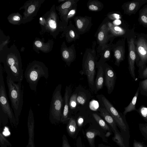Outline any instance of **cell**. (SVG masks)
Instances as JSON below:
<instances>
[{"label":"cell","instance_id":"ba28073f","mask_svg":"<svg viewBox=\"0 0 147 147\" xmlns=\"http://www.w3.org/2000/svg\"><path fill=\"white\" fill-rule=\"evenodd\" d=\"M135 45L136 62L138 66L142 68L147 63V34H136Z\"/></svg>","mask_w":147,"mask_h":147},{"label":"cell","instance_id":"3957f363","mask_svg":"<svg viewBox=\"0 0 147 147\" xmlns=\"http://www.w3.org/2000/svg\"><path fill=\"white\" fill-rule=\"evenodd\" d=\"M24 76L30 89L36 92L37 85L40 78L43 77L47 79L48 78V68L43 63L34 61L28 66Z\"/></svg>","mask_w":147,"mask_h":147},{"label":"cell","instance_id":"bcb514c9","mask_svg":"<svg viewBox=\"0 0 147 147\" xmlns=\"http://www.w3.org/2000/svg\"><path fill=\"white\" fill-rule=\"evenodd\" d=\"M35 44L38 47H40L42 46L41 42L39 41H36L35 42Z\"/></svg>","mask_w":147,"mask_h":147},{"label":"cell","instance_id":"8d00e7d4","mask_svg":"<svg viewBox=\"0 0 147 147\" xmlns=\"http://www.w3.org/2000/svg\"><path fill=\"white\" fill-rule=\"evenodd\" d=\"M77 101L79 104L80 105H84L86 102L85 96L82 94L78 95L77 97Z\"/></svg>","mask_w":147,"mask_h":147},{"label":"cell","instance_id":"ffe728a7","mask_svg":"<svg viewBox=\"0 0 147 147\" xmlns=\"http://www.w3.org/2000/svg\"><path fill=\"white\" fill-rule=\"evenodd\" d=\"M112 41L107 44V46L104 48L101 49L98 52L100 56V58L99 61L97 62L96 64V67L100 65H102L106 62L109 60L111 55V44Z\"/></svg>","mask_w":147,"mask_h":147},{"label":"cell","instance_id":"7bdbcfd3","mask_svg":"<svg viewBox=\"0 0 147 147\" xmlns=\"http://www.w3.org/2000/svg\"><path fill=\"white\" fill-rule=\"evenodd\" d=\"M121 20H116L112 21H110L113 25L118 26L122 25V21Z\"/></svg>","mask_w":147,"mask_h":147},{"label":"cell","instance_id":"6da1fadb","mask_svg":"<svg viewBox=\"0 0 147 147\" xmlns=\"http://www.w3.org/2000/svg\"><path fill=\"white\" fill-rule=\"evenodd\" d=\"M6 78L8 95L17 125L19 123L23 104V86L22 82L16 83L7 76Z\"/></svg>","mask_w":147,"mask_h":147},{"label":"cell","instance_id":"4316f807","mask_svg":"<svg viewBox=\"0 0 147 147\" xmlns=\"http://www.w3.org/2000/svg\"><path fill=\"white\" fill-rule=\"evenodd\" d=\"M79 1V0H68L61 5V8L63 11V18L74 5L77 3Z\"/></svg>","mask_w":147,"mask_h":147},{"label":"cell","instance_id":"484cf974","mask_svg":"<svg viewBox=\"0 0 147 147\" xmlns=\"http://www.w3.org/2000/svg\"><path fill=\"white\" fill-rule=\"evenodd\" d=\"M138 21L140 24L147 28V5H146L139 10Z\"/></svg>","mask_w":147,"mask_h":147},{"label":"cell","instance_id":"74e56055","mask_svg":"<svg viewBox=\"0 0 147 147\" xmlns=\"http://www.w3.org/2000/svg\"><path fill=\"white\" fill-rule=\"evenodd\" d=\"M62 147H71L66 136L64 134L62 138Z\"/></svg>","mask_w":147,"mask_h":147},{"label":"cell","instance_id":"277c9868","mask_svg":"<svg viewBox=\"0 0 147 147\" xmlns=\"http://www.w3.org/2000/svg\"><path fill=\"white\" fill-rule=\"evenodd\" d=\"M0 117L1 123L3 124L7 122L8 119L11 124L15 126L16 122L14 113L9 104L4 81L3 70L0 66Z\"/></svg>","mask_w":147,"mask_h":147},{"label":"cell","instance_id":"7dc6e473","mask_svg":"<svg viewBox=\"0 0 147 147\" xmlns=\"http://www.w3.org/2000/svg\"><path fill=\"white\" fill-rule=\"evenodd\" d=\"M142 76L144 78H147V67L143 71L142 73Z\"/></svg>","mask_w":147,"mask_h":147},{"label":"cell","instance_id":"ab89813d","mask_svg":"<svg viewBox=\"0 0 147 147\" xmlns=\"http://www.w3.org/2000/svg\"><path fill=\"white\" fill-rule=\"evenodd\" d=\"M76 147H85L83 143L82 138L79 136L76 141Z\"/></svg>","mask_w":147,"mask_h":147},{"label":"cell","instance_id":"83f0119b","mask_svg":"<svg viewBox=\"0 0 147 147\" xmlns=\"http://www.w3.org/2000/svg\"><path fill=\"white\" fill-rule=\"evenodd\" d=\"M92 115L98 124L103 130L111 132L112 131L111 127L98 115L96 113H94Z\"/></svg>","mask_w":147,"mask_h":147},{"label":"cell","instance_id":"7c38bea8","mask_svg":"<svg viewBox=\"0 0 147 147\" xmlns=\"http://www.w3.org/2000/svg\"><path fill=\"white\" fill-rule=\"evenodd\" d=\"M104 71L105 84L107 92L110 94L113 91L116 79L115 73L113 68L106 63L102 65Z\"/></svg>","mask_w":147,"mask_h":147},{"label":"cell","instance_id":"60d3db41","mask_svg":"<svg viewBox=\"0 0 147 147\" xmlns=\"http://www.w3.org/2000/svg\"><path fill=\"white\" fill-rule=\"evenodd\" d=\"M49 24L50 27L53 29H55L57 28V24L55 21L50 19L48 22Z\"/></svg>","mask_w":147,"mask_h":147},{"label":"cell","instance_id":"f6af8a7d","mask_svg":"<svg viewBox=\"0 0 147 147\" xmlns=\"http://www.w3.org/2000/svg\"><path fill=\"white\" fill-rule=\"evenodd\" d=\"M35 9V6L33 5H31L28 8V12L30 13H32L34 11Z\"/></svg>","mask_w":147,"mask_h":147},{"label":"cell","instance_id":"52a82bcc","mask_svg":"<svg viewBox=\"0 0 147 147\" xmlns=\"http://www.w3.org/2000/svg\"><path fill=\"white\" fill-rule=\"evenodd\" d=\"M101 99L105 108L115 120L117 125L120 129L121 133L129 140L130 137L129 128L126 120L105 96H102Z\"/></svg>","mask_w":147,"mask_h":147},{"label":"cell","instance_id":"c3c4849f","mask_svg":"<svg viewBox=\"0 0 147 147\" xmlns=\"http://www.w3.org/2000/svg\"><path fill=\"white\" fill-rule=\"evenodd\" d=\"M97 147H111L110 146L106 145L103 144H98Z\"/></svg>","mask_w":147,"mask_h":147},{"label":"cell","instance_id":"4fadbf2b","mask_svg":"<svg viewBox=\"0 0 147 147\" xmlns=\"http://www.w3.org/2000/svg\"><path fill=\"white\" fill-rule=\"evenodd\" d=\"M74 20L76 27L80 35L88 32L91 28L92 26L91 17L76 16Z\"/></svg>","mask_w":147,"mask_h":147},{"label":"cell","instance_id":"603a6c76","mask_svg":"<svg viewBox=\"0 0 147 147\" xmlns=\"http://www.w3.org/2000/svg\"><path fill=\"white\" fill-rule=\"evenodd\" d=\"M98 70L95 82L96 90L97 91L103 87L104 81V71L102 65L97 67Z\"/></svg>","mask_w":147,"mask_h":147},{"label":"cell","instance_id":"ac0fdd59","mask_svg":"<svg viewBox=\"0 0 147 147\" xmlns=\"http://www.w3.org/2000/svg\"><path fill=\"white\" fill-rule=\"evenodd\" d=\"M70 88L66 86L64 97V106L62 113L61 122L63 124L67 123L70 119L69 117V95L70 94Z\"/></svg>","mask_w":147,"mask_h":147},{"label":"cell","instance_id":"2e32d148","mask_svg":"<svg viewBox=\"0 0 147 147\" xmlns=\"http://www.w3.org/2000/svg\"><path fill=\"white\" fill-rule=\"evenodd\" d=\"M63 44L61 53L62 57L66 64L69 66L71 63L75 60L76 57L75 47L73 44L68 47L65 43Z\"/></svg>","mask_w":147,"mask_h":147},{"label":"cell","instance_id":"d590c367","mask_svg":"<svg viewBox=\"0 0 147 147\" xmlns=\"http://www.w3.org/2000/svg\"><path fill=\"white\" fill-rule=\"evenodd\" d=\"M138 112L140 115L147 122V108L142 106L139 109Z\"/></svg>","mask_w":147,"mask_h":147},{"label":"cell","instance_id":"8fae6325","mask_svg":"<svg viewBox=\"0 0 147 147\" xmlns=\"http://www.w3.org/2000/svg\"><path fill=\"white\" fill-rule=\"evenodd\" d=\"M126 38H122L115 44H111L112 51L115 59L114 64L119 66L121 62L125 59V40Z\"/></svg>","mask_w":147,"mask_h":147},{"label":"cell","instance_id":"f35d334b","mask_svg":"<svg viewBox=\"0 0 147 147\" xmlns=\"http://www.w3.org/2000/svg\"><path fill=\"white\" fill-rule=\"evenodd\" d=\"M133 147H147V146L143 143L137 141L134 139L133 143Z\"/></svg>","mask_w":147,"mask_h":147},{"label":"cell","instance_id":"8992f818","mask_svg":"<svg viewBox=\"0 0 147 147\" xmlns=\"http://www.w3.org/2000/svg\"><path fill=\"white\" fill-rule=\"evenodd\" d=\"M61 84H59L52 94L49 113V120L52 124L56 125L61 122L63 101L61 92Z\"/></svg>","mask_w":147,"mask_h":147},{"label":"cell","instance_id":"836d02e7","mask_svg":"<svg viewBox=\"0 0 147 147\" xmlns=\"http://www.w3.org/2000/svg\"><path fill=\"white\" fill-rule=\"evenodd\" d=\"M139 127L142 134L147 140V123L139 124Z\"/></svg>","mask_w":147,"mask_h":147},{"label":"cell","instance_id":"e0dca14e","mask_svg":"<svg viewBox=\"0 0 147 147\" xmlns=\"http://www.w3.org/2000/svg\"><path fill=\"white\" fill-rule=\"evenodd\" d=\"M85 136L90 147H95V139L97 136L101 137L103 141L107 142L104 133L97 129H88L86 131Z\"/></svg>","mask_w":147,"mask_h":147},{"label":"cell","instance_id":"30bf717a","mask_svg":"<svg viewBox=\"0 0 147 147\" xmlns=\"http://www.w3.org/2000/svg\"><path fill=\"white\" fill-rule=\"evenodd\" d=\"M95 36L98 45V53L105 47L109 41H113L115 38L110 34L105 19L99 27Z\"/></svg>","mask_w":147,"mask_h":147},{"label":"cell","instance_id":"ee69618b","mask_svg":"<svg viewBox=\"0 0 147 147\" xmlns=\"http://www.w3.org/2000/svg\"><path fill=\"white\" fill-rule=\"evenodd\" d=\"M83 122V119L81 117L79 118L78 120L77 123L78 127L80 129L79 127H81Z\"/></svg>","mask_w":147,"mask_h":147},{"label":"cell","instance_id":"b9f144b4","mask_svg":"<svg viewBox=\"0 0 147 147\" xmlns=\"http://www.w3.org/2000/svg\"><path fill=\"white\" fill-rule=\"evenodd\" d=\"M141 85L143 89L147 92V79L141 82Z\"/></svg>","mask_w":147,"mask_h":147},{"label":"cell","instance_id":"9a60e30c","mask_svg":"<svg viewBox=\"0 0 147 147\" xmlns=\"http://www.w3.org/2000/svg\"><path fill=\"white\" fill-rule=\"evenodd\" d=\"M105 19L111 35L115 38L119 37L126 38L127 33L129 29L124 25H114L106 18Z\"/></svg>","mask_w":147,"mask_h":147},{"label":"cell","instance_id":"9c48e42d","mask_svg":"<svg viewBox=\"0 0 147 147\" xmlns=\"http://www.w3.org/2000/svg\"><path fill=\"white\" fill-rule=\"evenodd\" d=\"M135 26L128 31L126 35L128 49V61L130 73L133 78L135 80V63L136 60L135 41L136 34L135 32Z\"/></svg>","mask_w":147,"mask_h":147},{"label":"cell","instance_id":"d6a6232c","mask_svg":"<svg viewBox=\"0 0 147 147\" xmlns=\"http://www.w3.org/2000/svg\"><path fill=\"white\" fill-rule=\"evenodd\" d=\"M0 145L1 147H11L12 145L10 142L0 133Z\"/></svg>","mask_w":147,"mask_h":147},{"label":"cell","instance_id":"5bb4252c","mask_svg":"<svg viewBox=\"0 0 147 147\" xmlns=\"http://www.w3.org/2000/svg\"><path fill=\"white\" fill-rule=\"evenodd\" d=\"M147 3V0H133L123 3L121 7L124 13L130 16L135 14L143 5Z\"/></svg>","mask_w":147,"mask_h":147},{"label":"cell","instance_id":"44dd1931","mask_svg":"<svg viewBox=\"0 0 147 147\" xmlns=\"http://www.w3.org/2000/svg\"><path fill=\"white\" fill-rule=\"evenodd\" d=\"M99 111L101 116L109 125L113 132L119 130L115 121L108 111L105 108H101Z\"/></svg>","mask_w":147,"mask_h":147},{"label":"cell","instance_id":"f546056e","mask_svg":"<svg viewBox=\"0 0 147 147\" xmlns=\"http://www.w3.org/2000/svg\"><path fill=\"white\" fill-rule=\"evenodd\" d=\"M139 88H138L134 96L133 97L130 103L128 106L125 108L124 111L123 113L124 115H126V114L129 112H131L132 111L136 110V105L137 98L139 94Z\"/></svg>","mask_w":147,"mask_h":147},{"label":"cell","instance_id":"5b68a950","mask_svg":"<svg viewBox=\"0 0 147 147\" xmlns=\"http://www.w3.org/2000/svg\"><path fill=\"white\" fill-rule=\"evenodd\" d=\"M96 42H93L91 48H87L84 54L82 67L84 73L86 76L90 87L94 89L97 62L95 47Z\"/></svg>","mask_w":147,"mask_h":147},{"label":"cell","instance_id":"f1b7e54d","mask_svg":"<svg viewBox=\"0 0 147 147\" xmlns=\"http://www.w3.org/2000/svg\"><path fill=\"white\" fill-rule=\"evenodd\" d=\"M77 3L75 5L70 9L64 17L63 20V23L64 24V28H66L68 26L67 24L70 21V20L75 17L77 12Z\"/></svg>","mask_w":147,"mask_h":147},{"label":"cell","instance_id":"e575fe53","mask_svg":"<svg viewBox=\"0 0 147 147\" xmlns=\"http://www.w3.org/2000/svg\"><path fill=\"white\" fill-rule=\"evenodd\" d=\"M77 94H73L71 96L69 100V106L71 109H74L77 105Z\"/></svg>","mask_w":147,"mask_h":147},{"label":"cell","instance_id":"4dcf8cb0","mask_svg":"<svg viewBox=\"0 0 147 147\" xmlns=\"http://www.w3.org/2000/svg\"><path fill=\"white\" fill-rule=\"evenodd\" d=\"M106 18L112 21L116 20H121L122 16L121 13L119 12H113L109 13L107 15Z\"/></svg>","mask_w":147,"mask_h":147},{"label":"cell","instance_id":"d4e9b609","mask_svg":"<svg viewBox=\"0 0 147 147\" xmlns=\"http://www.w3.org/2000/svg\"><path fill=\"white\" fill-rule=\"evenodd\" d=\"M88 9L91 11L97 12L101 11L104 7L103 3L98 0H90L87 4Z\"/></svg>","mask_w":147,"mask_h":147},{"label":"cell","instance_id":"681fc988","mask_svg":"<svg viewBox=\"0 0 147 147\" xmlns=\"http://www.w3.org/2000/svg\"><path fill=\"white\" fill-rule=\"evenodd\" d=\"M13 19L14 20L19 21L20 20V18L18 16H15L13 17Z\"/></svg>","mask_w":147,"mask_h":147},{"label":"cell","instance_id":"cb8c5ba5","mask_svg":"<svg viewBox=\"0 0 147 147\" xmlns=\"http://www.w3.org/2000/svg\"><path fill=\"white\" fill-rule=\"evenodd\" d=\"M112 140L120 147H129V140L118 130L114 133Z\"/></svg>","mask_w":147,"mask_h":147},{"label":"cell","instance_id":"1f68e13d","mask_svg":"<svg viewBox=\"0 0 147 147\" xmlns=\"http://www.w3.org/2000/svg\"><path fill=\"white\" fill-rule=\"evenodd\" d=\"M28 141L27 147H35L34 143V131L28 132Z\"/></svg>","mask_w":147,"mask_h":147},{"label":"cell","instance_id":"d6986e66","mask_svg":"<svg viewBox=\"0 0 147 147\" xmlns=\"http://www.w3.org/2000/svg\"><path fill=\"white\" fill-rule=\"evenodd\" d=\"M64 33L67 42L75 41L79 38L80 34L71 21L69 22V25L64 28Z\"/></svg>","mask_w":147,"mask_h":147},{"label":"cell","instance_id":"7402d4cb","mask_svg":"<svg viewBox=\"0 0 147 147\" xmlns=\"http://www.w3.org/2000/svg\"><path fill=\"white\" fill-rule=\"evenodd\" d=\"M67 131L69 136L73 139L76 138L79 131L76 120L71 117L67 123L66 126Z\"/></svg>","mask_w":147,"mask_h":147},{"label":"cell","instance_id":"7a4b0ae2","mask_svg":"<svg viewBox=\"0 0 147 147\" xmlns=\"http://www.w3.org/2000/svg\"><path fill=\"white\" fill-rule=\"evenodd\" d=\"M1 61L7 76L15 82H22L24 78L21 58L18 54H7L2 56Z\"/></svg>","mask_w":147,"mask_h":147}]
</instances>
